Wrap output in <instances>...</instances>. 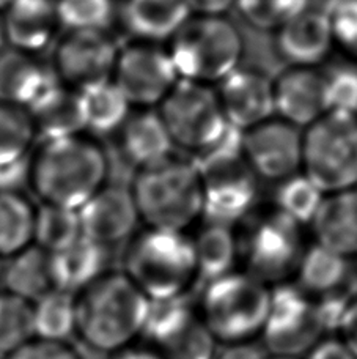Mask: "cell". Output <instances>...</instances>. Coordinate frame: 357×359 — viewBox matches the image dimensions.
I'll use <instances>...</instances> for the list:
<instances>
[{
    "label": "cell",
    "instance_id": "obj_21",
    "mask_svg": "<svg viewBox=\"0 0 357 359\" xmlns=\"http://www.w3.org/2000/svg\"><path fill=\"white\" fill-rule=\"evenodd\" d=\"M316 245L348 259L357 257V188L324 194L309 226Z\"/></svg>",
    "mask_w": 357,
    "mask_h": 359
},
{
    "label": "cell",
    "instance_id": "obj_41",
    "mask_svg": "<svg viewBox=\"0 0 357 359\" xmlns=\"http://www.w3.org/2000/svg\"><path fill=\"white\" fill-rule=\"evenodd\" d=\"M2 359H85L68 341H46L34 337Z\"/></svg>",
    "mask_w": 357,
    "mask_h": 359
},
{
    "label": "cell",
    "instance_id": "obj_8",
    "mask_svg": "<svg viewBox=\"0 0 357 359\" xmlns=\"http://www.w3.org/2000/svg\"><path fill=\"white\" fill-rule=\"evenodd\" d=\"M239 233L241 264L244 271L270 287L293 282L309 248L307 227L271 207L255 213Z\"/></svg>",
    "mask_w": 357,
    "mask_h": 359
},
{
    "label": "cell",
    "instance_id": "obj_50",
    "mask_svg": "<svg viewBox=\"0 0 357 359\" xmlns=\"http://www.w3.org/2000/svg\"><path fill=\"white\" fill-rule=\"evenodd\" d=\"M13 0H0V10H6Z\"/></svg>",
    "mask_w": 357,
    "mask_h": 359
},
{
    "label": "cell",
    "instance_id": "obj_37",
    "mask_svg": "<svg viewBox=\"0 0 357 359\" xmlns=\"http://www.w3.org/2000/svg\"><path fill=\"white\" fill-rule=\"evenodd\" d=\"M57 21L68 32H106L115 18L113 0H55Z\"/></svg>",
    "mask_w": 357,
    "mask_h": 359
},
{
    "label": "cell",
    "instance_id": "obj_5",
    "mask_svg": "<svg viewBox=\"0 0 357 359\" xmlns=\"http://www.w3.org/2000/svg\"><path fill=\"white\" fill-rule=\"evenodd\" d=\"M165 48L178 78L216 87L242 65L246 41L227 15H190Z\"/></svg>",
    "mask_w": 357,
    "mask_h": 359
},
{
    "label": "cell",
    "instance_id": "obj_32",
    "mask_svg": "<svg viewBox=\"0 0 357 359\" xmlns=\"http://www.w3.org/2000/svg\"><path fill=\"white\" fill-rule=\"evenodd\" d=\"M35 337L46 341H69L76 334V294L54 290L34 303Z\"/></svg>",
    "mask_w": 357,
    "mask_h": 359
},
{
    "label": "cell",
    "instance_id": "obj_27",
    "mask_svg": "<svg viewBox=\"0 0 357 359\" xmlns=\"http://www.w3.org/2000/svg\"><path fill=\"white\" fill-rule=\"evenodd\" d=\"M194 252L200 282L218 279L238 269L241 262L239 233L237 227L225 224L202 221L194 235Z\"/></svg>",
    "mask_w": 357,
    "mask_h": 359
},
{
    "label": "cell",
    "instance_id": "obj_15",
    "mask_svg": "<svg viewBox=\"0 0 357 359\" xmlns=\"http://www.w3.org/2000/svg\"><path fill=\"white\" fill-rule=\"evenodd\" d=\"M118 46L106 32L76 30L57 44L54 72L60 81L74 87H87L111 81Z\"/></svg>",
    "mask_w": 357,
    "mask_h": 359
},
{
    "label": "cell",
    "instance_id": "obj_47",
    "mask_svg": "<svg viewBox=\"0 0 357 359\" xmlns=\"http://www.w3.org/2000/svg\"><path fill=\"white\" fill-rule=\"evenodd\" d=\"M112 359H165L158 350L153 347H137V345H131L125 350L118 351V353L112 355Z\"/></svg>",
    "mask_w": 357,
    "mask_h": 359
},
{
    "label": "cell",
    "instance_id": "obj_26",
    "mask_svg": "<svg viewBox=\"0 0 357 359\" xmlns=\"http://www.w3.org/2000/svg\"><path fill=\"white\" fill-rule=\"evenodd\" d=\"M109 251L87 236L57 254H50L54 287L69 293H79L109 268Z\"/></svg>",
    "mask_w": 357,
    "mask_h": 359
},
{
    "label": "cell",
    "instance_id": "obj_25",
    "mask_svg": "<svg viewBox=\"0 0 357 359\" xmlns=\"http://www.w3.org/2000/svg\"><path fill=\"white\" fill-rule=\"evenodd\" d=\"M57 24L55 0H13L4 21L5 40L13 49L38 53L52 40Z\"/></svg>",
    "mask_w": 357,
    "mask_h": 359
},
{
    "label": "cell",
    "instance_id": "obj_30",
    "mask_svg": "<svg viewBox=\"0 0 357 359\" xmlns=\"http://www.w3.org/2000/svg\"><path fill=\"white\" fill-rule=\"evenodd\" d=\"M36 207L22 192L0 191V259L34 245Z\"/></svg>",
    "mask_w": 357,
    "mask_h": 359
},
{
    "label": "cell",
    "instance_id": "obj_12",
    "mask_svg": "<svg viewBox=\"0 0 357 359\" xmlns=\"http://www.w3.org/2000/svg\"><path fill=\"white\" fill-rule=\"evenodd\" d=\"M326 334L314 299L293 282L272 287L270 313L260 336L267 353L302 358Z\"/></svg>",
    "mask_w": 357,
    "mask_h": 359
},
{
    "label": "cell",
    "instance_id": "obj_44",
    "mask_svg": "<svg viewBox=\"0 0 357 359\" xmlns=\"http://www.w3.org/2000/svg\"><path fill=\"white\" fill-rule=\"evenodd\" d=\"M267 356L270 353L265 345L257 339V341L219 345L216 359H267Z\"/></svg>",
    "mask_w": 357,
    "mask_h": 359
},
{
    "label": "cell",
    "instance_id": "obj_11",
    "mask_svg": "<svg viewBox=\"0 0 357 359\" xmlns=\"http://www.w3.org/2000/svg\"><path fill=\"white\" fill-rule=\"evenodd\" d=\"M142 337L165 359H216L219 350L189 297L151 301Z\"/></svg>",
    "mask_w": 357,
    "mask_h": 359
},
{
    "label": "cell",
    "instance_id": "obj_34",
    "mask_svg": "<svg viewBox=\"0 0 357 359\" xmlns=\"http://www.w3.org/2000/svg\"><path fill=\"white\" fill-rule=\"evenodd\" d=\"M34 337V303L0 290V359Z\"/></svg>",
    "mask_w": 357,
    "mask_h": 359
},
{
    "label": "cell",
    "instance_id": "obj_38",
    "mask_svg": "<svg viewBox=\"0 0 357 359\" xmlns=\"http://www.w3.org/2000/svg\"><path fill=\"white\" fill-rule=\"evenodd\" d=\"M309 5L310 0H237L234 8L248 27L272 34Z\"/></svg>",
    "mask_w": 357,
    "mask_h": 359
},
{
    "label": "cell",
    "instance_id": "obj_45",
    "mask_svg": "<svg viewBox=\"0 0 357 359\" xmlns=\"http://www.w3.org/2000/svg\"><path fill=\"white\" fill-rule=\"evenodd\" d=\"M337 336H340L357 356V293L349 299L346 309L343 312Z\"/></svg>",
    "mask_w": 357,
    "mask_h": 359
},
{
    "label": "cell",
    "instance_id": "obj_10",
    "mask_svg": "<svg viewBox=\"0 0 357 359\" xmlns=\"http://www.w3.org/2000/svg\"><path fill=\"white\" fill-rule=\"evenodd\" d=\"M178 150L197 158L219 145L230 131L213 86L178 79L156 107Z\"/></svg>",
    "mask_w": 357,
    "mask_h": 359
},
{
    "label": "cell",
    "instance_id": "obj_19",
    "mask_svg": "<svg viewBox=\"0 0 357 359\" xmlns=\"http://www.w3.org/2000/svg\"><path fill=\"white\" fill-rule=\"evenodd\" d=\"M272 86L276 115L301 130L328 112L326 72L321 68L285 67Z\"/></svg>",
    "mask_w": 357,
    "mask_h": 359
},
{
    "label": "cell",
    "instance_id": "obj_4",
    "mask_svg": "<svg viewBox=\"0 0 357 359\" xmlns=\"http://www.w3.org/2000/svg\"><path fill=\"white\" fill-rule=\"evenodd\" d=\"M150 301L189 297L200 284L190 233L144 227L126 243L123 268Z\"/></svg>",
    "mask_w": 357,
    "mask_h": 359
},
{
    "label": "cell",
    "instance_id": "obj_48",
    "mask_svg": "<svg viewBox=\"0 0 357 359\" xmlns=\"http://www.w3.org/2000/svg\"><path fill=\"white\" fill-rule=\"evenodd\" d=\"M5 44V30H4V21H0V53L4 50Z\"/></svg>",
    "mask_w": 357,
    "mask_h": 359
},
{
    "label": "cell",
    "instance_id": "obj_7",
    "mask_svg": "<svg viewBox=\"0 0 357 359\" xmlns=\"http://www.w3.org/2000/svg\"><path fill=\"white\" fill-rule=\"evenodd\" d=\"M203 178V219L237 227L257 213L260 180L241 153V131L230 128L219 145L192 158Z\"/></svg>",
    "mask_w": 357,
    "mask_h": 359
},
{
    "label": "cell",
    "instance_id": "obj_16",
    "mask_svg": "<svg viewBox=\"0 0 357 359\" xmlns=\"http://www.w3.org/2000/svg\"><path fill=\"white\" fill-rule=\"evenodd\" d=\"M79 211L82 235L107 249L126 245L139 232V211L130 186L107 183Z\"/></svg>",
    "mask_w": 357,
    "mask_h": 359
},
{
    "label": "cell",
    "instance_id": "obj_17",
    "mask_svg": "<svg viewBox=\"0 0 357 359\" xmlns=\"http://www.w3.org/2000/svg\"><path fill=\"white\" fill-rule=\"evenodd\" d=\"M272 48L285 67L321 68L335 50L324 8L309 5L272 32Z\"/></svg>",
    "mask_w": 357,
    "mask_h": 359
},
{
    "label": "cell",
    "instance_id": "obj_51",
    "mask_svg": "<svg viewBox=\"0 0 357 359\" xmlns=\"http://www.w3.org/2000/svg\"><path fill=\"white\" fill-rule=\"evenodd\" d=\"M2 271H4V260L0 259V288H2Z\"/></svg>",
    "mask_w": 357,
    "mask_h": 359
},
{
    "label": "cell",
    "instance_id": "obj_3",
    "mask_svg": "<svg viewBox=\"0 0 357 359\" xmlns=\"http://www.w3.org/2000/svg\"><path fill=\"white\" fill-rule=\"evenodd\" d=\"M130 191L144 227L189 233L203 219V178L192 158L174 153L137 169Z\"/></svg>",
    "mask_w": 357,
    "mask_h": 359
},
{
    "label": "cell",
    "instance_id": "obj_43",
    "mask_svg": "<svg viewBox=\"0 0 357 359\" xmlns=\"http://www.w3.org/2000/svg\"><path fill=\"white\" fill-rule=\"evenodd\" d=\"M30 159L31 156L27 155L18 161L0 165V191L21 192L22 186H30Z\"/></svg>",
    "mask_w": 357,
    "mask_h": 359
},
{
    "label": "cell",
    "instance_id": "obj_6",
    "mask_svg": "<svg viewBox=\"0 0 357 359\" xmlns=\"http://www.w3.org/2000/svg\"><path fill=\"white\" fill-rule=\"evenodd\" d=\"M272 287L244 269L203 282L195 309L219 345L257 341L271 306Z\"/></svg>",
    "mask_w": 357,
    "mask_h": 359
},
{
    "label": "cell",
    "instance_id": "obj_14",
    "mask_svg": "<svg viewBox=\"0 0 357 359\" xmlns=\"http://www.w3.org/2000/svg\"><path fill=\"white\" fill-rule=\"evenodd\" d=\"M241 153L260 182L277 184L302 170V130L274 117L241 131Z\"/></svg>",
    "mask_w": 357,
    "mask_h": 359
},
{
    "label": "cell",
    "instance_id": "obj_28",
    "mask_svg": "<svg viewBox=\"0 0 357 359\" xmlns=\"http://www.w3.org/2000/svg\"><path fill=\"white\" fill-rule=\"evenodd\" d=\"M54 288L50 254L36 245H31L13 257L4 260L0 290L10 292L30 303H35Z\"/></svg>",
    "mask_w": 357,
    "mask_h": 359
},
{
    "label": "cell",
    "instance_id": "obj_40",
    "mask_svg": "<svg viewBox=\"0 0 357 359\" xmlns=\"http://www.w3.org/2000/svg\"><path fill=\"white\" fill-rule=\"evenodd\" d=\"M328 111L357 114V67H339L326 72Z\"/></svg>",
    "mask_w": 357,
    "mask_h": 359
},
{
    "label": "cell",
    "instance_id": "obj_23",
    "mask_svg": "<svg viewBox=\"0 0 357 359\" xmlns=\"http://www.w3.org/2000/svg\"><path fill=\"white\" fill-rule=\"evenodd\" d=\"M356 271L353 259L329 251L312 241L293 279L299 290L314 301L337 294H349V282Z\"/></svg>",
    "mask_w": 357,
    "mask_h": 359
},
{
    "label": "cell",
    "instance_id": "obj_13",
    "mask_svg": "<svg viewBox=\"0 0 357 359\" xmlns=\"http://www.w3.org/2000/svg\"><path fill=\"white\" fill-rule=\"evenodd\" d=\"M112 78L139 109H156L180 79L165 44L142 40L118 49Z\"/></svg>",
    "mask_w": 357,
    "mask_h": 359
},
{
    "label": "cell",
    "instance_id": "obj_42",
    "mask_svg": "<svg viewBox=\"0 0 357 359\" xmlns=\"http://www.w3.org/2000/svg\"><path fill=\"white\" fill-rule=\"evenodd\" d=\"M301 359H357V356L340 336L326 334Z\"/></svg>",
    "mask_w": 357,
    "mask_h": 359
},
{
    "label": "cell",
    "instance_id": "obj_46",
    "mask_svg": "<svg viewBox=\"0 0 357 359\" xmlns=\"http://www.w3.org/2000/svg\"><path fill=\"white\" fill-rule=\"evenodd\" d=\"M192 15L222 16L234 8L237 0H186Z\"/></svg>",
    "mask_w": 357,
    "mask_h": 359
},
{
    "label": "cell",
    "instance_id": "obj_36",
    "mask_svg": "<svg viewBox=\"0 0 357 359\" xmlns=\"http://www.w3.org/2000/svg\"><path fill=\"white\" fill-rule=\"evenodd\" d=\"M35 125L24 107L0 101V165L29 155Z\"/></svg>",
    "mask_w": 357,
    "mask_h": 359
},
{
    "label": "cell",
    "instance_id": "obj_31",
    "mask_svg": "<svg viewBox=\"0 0 357 359\" xmlns=\"http://www.w3.org/2000/svg\"><path fill=\"white\" fill-rule=\"evenodd\" d=\"M27 112L34 120L35 131L44 140L78 136V133L84 130L79 96L63 87L57 88L46 100Z\"/></svg>",
    "mask_w": 357,
    "mask_h": 359
},
{
    "label": "cell",
    "instance_id": "obj_9",
    "mask_svg": "<svg viewBox=\"0 0 357 359\" xmlns=\"http://www.w3.org/2000/svg\"><path fill=\"white\" fill-rule=\"evenodd\" d=\"M301 172L323 194L357 188V114L328 111L304 128Z\"/></svg>",
    "mask_w": 357,
    "mask_h": 359
},
{
    "label": "cell",
    "instance_id": "obj_49",
    "mask_svg": "<svg viewBox=\"0 0 357 359\" xmlns=\"http://www.w3.org/2000/svg\"><path fill=\"white\" fill-rule=\"evenodd\" d=\"M267 359H301V358H295V356H279V355H270Z\"/></svg>",
    "mask_w": 357,
    "mask_h": 359
},
{
    "label": "cell",
    "instance_id": "obj_20",
    "mask_svg": "<svg viewBox=\"0 0 357 359\" xmlns=\"http://www.w3.org/2000/svg\"><path fill=\"white\" fill-rule=\"evenodd\" d=\"M62 87L52 68L31 59L18 49L0 53V101L30 111Z\"/></svg>",
    "mask_w": 357,
    "mask_h": 359
},
{
    "label": "cell",
    "instance_id": "obj_22",
    "mask_svg": "<svg viewBox=\"0 0 357 359\" xmlns=\"http://www.w3.org/2000/svg\"><path fill=\"white\" fill-rule=\"evenodd\" d=\"M118 131V151L134 170L174 155V142L156 109L130 114Z\"/></svg>",
    "mask_w": 357,
    "mask_h": 359
},
{
    "label": "cell",
    "instance_id": "obj_24",
    "mask_svg": "<svg viewBox=\"0 0 357 359\" xmlns=\"http://www.w3.org/2000/svg\"><path fill=\"white\" fill-rule=\"evenodd\" d=\"M186 0H126L121 19L136 40L165 44L190 18Z\"/></svg>",
    "mask_w": 357,
    "mask_h": 359
},
{
    "label": "cell",
    "instance_id": "obj_29",
    "mask_svg": "<svg viewBox=\"0 0 357 359\" xmlns=\"http://www.w3.org/2000/svg\"><path fill=\"white\" fill-rule=\"evenodd\" d=\"M78 96L84 130L99 136L118 131L131 114V102L112 79L82 87Z\"/></svg>",
    "mask_w": 357,
    "mask_h": 359
},
{
    "label": "cell",
    "instance_id": "obj_2",
    "mask_svg": "<svg viewBox=\"0 0 357 359\" xmlns=\"http://www.w3.org/2000/svg\"><path fill=\"white\" fill-rule=\"evenodd\" d=\"M111 170L107 151L92 140L50 139L30 159V188L41 203L79 210L104 188Z\"/></svg>",
    "mask_w": 357,
    "mask_h": 359
},
{
    "label": "cell",
    "instance_id": "obj_39",
    "mask_svg": "<svg viewBox=\"0 0 357 359\" xmlns=\"http://www.w3.org/2000/svg\"><path fill=\"white\" fill-rule=\"evenodd\" d=\"M332 30L334 48L346 63L357 67V0H329L324 6Z\"/></svg>",
    "mask_w": 357,
    "mask_h": 359
},
{
    "label": "cell",
    "instance_id": "obj_33",
    "mask_svg": "<svg viewBox=\"0 0 357 359\" xmlns=\"http://www.w3.org/2000/svg\"><path fill=\"white\" fill-rule=\"evenodd\" d=\"M82 236L79 211L40 203L35 215L34 245L49 254H57L78 241Z\"/></svg>",
    "mask_w": 357,
    "mask_h": 359
},
{
    "label": "cell",
    "instance_id": "obj_52",
    "mask_svg": "<svg viewBox=\"0 0 357 359\" xmlns=\"http://www.w3.org/2000/svg\"><path fill=\"white\" fill-rule=\"evenodd\" d=\"M354 266H356V274H357V257H356V265Z\"/></svg>",
    "mask_w": 357,
    "mask_h": 359
},
{
    "label": "cell",
    "instance_id": "obj_18",
    "mask_svg": "<svg viewBox=\"0 0 357 359\" xmlns=\"http://www.w3.org/2000/svg\"><path fill=\"white\" fill-rule=\"evenodd\" d=\"M216 90L228 125L234 130L246 131L276 115L272 78L263 69L241 65Z\"/></svg>",
    "mask_w": 357,
    "mask_h": 359
},
{
    "label": "cell",
    "instance_id": "obj_35",
    "mask_svg": "<svg viewBox=\"0 0 357 359\" xmlns=\"http://www.w3.org/2000/svg\"><path fill=\"white\" fill-rule=\"evenodd\" d=\"M272 207L309 229L324 194L302 172L276 184Z\"/></svg>",
    "mask_w": 357,
    "mask_h": 359
},
{
    "label": "cell",
    "instance_id": "obj_1",
    "mask_svg": "<svg viewBox=\"0 0 357 359\" xmlns=\"http://www.w3.org/2000/svg\"><path fill=\"white\" fill-rule=\"evenodd\" d=\"M150 303L121 269H107L76 293V336L93 351L115 355L144 336Z\"/></svg>",
    "mask_w": 357,
    "mask_h": 359
}]
</instances>
